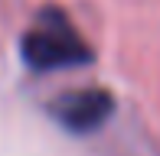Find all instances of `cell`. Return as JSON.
Masks as SVG:
<instances>
[{
    "instance_id": "obj_1",
    "label": "cell",
    "mask_w": 160,
    "mask_h": 156,
    "mask_svg": "<svg viewBox=\"0 0 160 156\" xmlns=\"http://www.w3.org/2000/svg\"><path fill=\"white\" fill-rule=\"evenodd\" d=\"M20 55L30 72H62L75 65H92L95 49L85 42V36L62 7L49 3L36 13L30 30L23 33Z\"/></svg>"
},
{
    "instance_id": "obj_2",
    "label": "cell",
    "mask_w": 160,
    "mask_h": 156,
    "mask_svg": "<svg viewBox=\"0 0 160 156\" xmlns=\"http://www.w3.org/2000/svg\"><path fill=\"white\" fill-rule=\"evenodd\" d=\"M52 117L62 130L85 137V133H95L114 111V98L108 88H82V91H69L59 101L52 104Z\"/></svg>"
}]
</instances>
